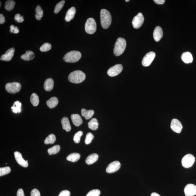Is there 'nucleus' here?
Returning a JSON list of instances; mask_svg holds the SVG:
<instances>
[{
  "label": "nucleus",
  "instance_id": "obj_47",
  "mask_svg": "<svg viewBox=\"0 0 196 196\" xmlns=\"http://www.w3.org/2000/svg\"><path fill=\"white\" fill-rule=\"evenodd\" d=\"M19 30L18 29L17 27H16V28L15 30L14 31V33L15 34H17L19 32Z\"/></svg>",
  "mask_w": 196,
  "mask_h": 196
},
{
  "label": "nucleus",
  "instance_id": "obj_45",
  "mask_svg": "<svg viewBox=\"0 0 196 196\" xmlns=\"http://www.w3.org/2000/svg\"><path fill=\"white\" fill-rule=\"evenodd\" d=\"M154 2L158 5H162L165 2L164 0H154Z\"/></svg>",
  "mask_w": 196,
  "mask_h": 196
},
{
  "label": "nucleus",
  "instance_id": "obj_22",
  "mask_svg": "<svg viewBox=\"0 0 196 196\" xmlns=\"http://www.w3.org/2000/svg\"><path fill=\"white\" fill-rule=\"evenodd\" d=\"M82 116L84 117L86 120L91 118L94 114V111L92 110H87L85 109H82L81 110Z\"/></svg>",
  "mask_w": 196,
  "mask_h": 196
},
{
  "label": "nucleus",
  "instance_id": "obj_7",
  "mask_svg": "<svg viewBox=\"0 0 196 196\" xmlns=\"http://www.w3.org/2000/svg\"><path fill=\"white\" fill-rule=\"evenodd\" d=\"M5 88L10 93L15 94L18 93L21 88V85L18 82H13L7 84Z\"/></svg>",
  "mask_w": 196,
  "mask_h": 196
},
{
  "label": "nucleus",
  "instance_id": "obj_41",
  "mask_svg": "<svg viewBox=\"0 0 196 196\" xmlns=\"http://www.w3.org/2000/svg\"><path fill=\"white\" fill-rule=\"evenodd\" d=\"M31 196H41L40 193L37 189H34L31 192Z\"/></svg>",
  "mask_w": 196,
  "mask_h": 196
},
{
  "label": "nucleus",
  "instance_id": "obj_2",
  "mask_svg": "<svg viewBox=\"0 0 196 196\" xmlns=\"http://www.w3.org/2000/svg\"><path fill=\"white\" fill-rule=\"evenodd\" d=\"M86 78V75L83 72L78 70L71 72L69 75L68 79L72 83L79 84L83 82Z\"/></svg>",
  "mask_w": 196,
  "mask_h": 196
},
{
  "label": "nucleus",
  "instance_id": "obj_25",
  "mask_svg": "<svg viewBox=\"0 0 196 196\" xmlns=\"http://www.w3.org/2000/svg\"><path fill=\"white\" fill-rule=\"evenodd\" d=\"M47 105L48 107L52 109L55 108L57 106L58 103V98L56 97H52L49 100L47 101Z\"/></svg>",
  "mask_w": 196,
  "mask_h": 196
},
{
  "label": "nucleus",
  "instance_id": "obj_3",
  "mask_svg": "<svg viewBox=\"0 0 196 196\" xmlns=\"http://www.w3.org/2000/svg\"><path fill=\"white\" fill-rule=\"evenodd\" d=\"M126 42L125 40L122 38H118L114 48L113 53L116 56L121 55L125 49Z\"/></svg>",
  "mask_w": 196,
  "mask_h": 196
},
{
  "label": "nucleus",
  "instance_id": "obj_37",
  "mask_svg": "<svg viewBox=\"0 0 196 196\" xmlns=\"http://www.w3.org/2000/svg\"><path fill=\"white\" fill-rule=\"evenodd\" d=\"M83 132L82 131H79L75 134L73 137V140L75 143H78L80 141L81 137L83 135Z\"/></svg>",
  "mask_w": 196,
  "mask_h": 196
},
{
  "label": "nucleus",
  "instance_id": "obj_31",
  "mask_svg": "<svg viewBox=\"0 0 196 196\" xmlns=\"http://www.w3.org/2000/svg\"><path fill=\"white\" fill-rule=\"evenodd\" d=\"M36 14L35 16L36 19L38 21L40 20L41 18L43 16V10L39 5H38L35 9Z\"/></svg>",
  "mask_w": 196,
  "mask_h": 196
},
{
  "label": "nucleus",
  "instance_id": "obj_15",
  "mask_svg": "<svg viewBox=\"0 0 196 196\" xmlns=\"http://www.w3.org/2000/svg\"><path fill=\"white\" fill-rule=\"evenodd\" d=\"M16 160L18 164L22 167H28V163L24 160L22 157V154L19 152L15 151L14 153Z\"/></svg>",
  "mask_w": 196,
  "mask_h": 196
},
{
  "label": "nucleus",
  "instance_id": "obj_30",
  "mask_svg": "<svg viewBox=\"0 0 196 196\" xmlns=\"http://www.w3.org/2000/svg\"><path fill=\"white\" fill-rule=\"evenodd\" d=\"M60 149V146L59 145H55L48 150V152L49 155L55 154L58 153Z\"/></svg>",
  "mask_w": 196,
  "mask_h": 196
},
{
  "label": "nucleus",
  "instance_id": "obj_24",
  "mask_svg": "<svg viewBox=\"0 0 196 196\" xmlns=\"http://www.w3.org/2000/svg\"><path fill=\"white\" fill-rule=\"evenodd\" d=\"M34 53L31 51H27L24 54L21 56V59L25 61H30L32 60L35 58Z\"/></svg>",
  "mask_w": 196,
  "mask_h": 196
},
{
  "label": "nucleus",
  "instance_id": "obj_39",
  "mask_svg": "<svg viewBox=\"0 0 196 196\" xmlns=\"http://www.w3.org/2000/svg\"><path fill=\"white\" fill-rule=\"evenodd\" d=\"M100 193L101 192L99 190H93L89 191L86 196H99Z\"/></svg>",
  "mask_w": 196,
  "mask_h": 196
},
{
  "label": "nucleus",
  "instance_id": "obj_10",
  "mask_svg": "<svg viewBox=\"0 0 196 196\" xmlns=\"http://www.w3.org/2000/svg\"><path fill=\"white\" fill-rule=\"evenodd\" d=\"M123 69L122 65L117 64L110 68L108 71L107 74L110 77L116 76L121 73Z\"/></svg>",
  "mask_w": 196,
  "mask_h": 196
},
{
  "label": "nucleus",
  "instance_id": "obj_1",
  "mask_svg": "<svg viewBox=\"0 0 196 196\" xmlns=\"http://www.w3.org/2000/svg\"><path fill=\"white\" fill-rule=\"evenodd\" d=\"M100 21L101 26L106 29L110 26L112 23V16L110 13L106 9H102L100 11Z\"/></svg>",
  "mask_w": 196,
  "mask_h": 196
},
{
  "label": "nucleus",
  "instance_id": "obj_50",
  "mask_svg": "<svg viewBox=\"0 0 196 196\" xmlns=\"http://www.w3.org/2000/svg\"><path fill=\"white\" fill-rule=\"evenodd\" d=\"M0 3H1V5H1V2H0Z\"/></svg>",
  "mask_w": 196,
  "mask_h": 196
},
{
  "label": "nucleus",
  "instance_id": "obj_23",
  "mask_svg": "<svg viewBox=\"0 0 196 196\" xmlns=\"http://www.w3.org/2000/svg\"><path fill=\"white\" fill-rule=\"evenodd\" d=\"M99 156L96 153H93L88 156L86 159V162L88 164H91L97 161Z\"/></svg>",
  "mask_w": 196,
  "mask_h": 196
},
{
  "label": "nucleus",
  "instance_id": "obj_4",
  "mask_svg": "<svg viewBox=\"0 0 196 196\" xmlns=\"http://www.w3.org/2000/svg\"><path fill=\"white\" fill-rule=\"evenodd\" d=\"M82 57V54L78 51H72L65 54L63 57L65 62L70 63L77 62Z\"/></svg>",
  "mask_w": 196,
  "mask_h": 196
},
{
  "label": "nucleus",
  "instance_id": "obj_18",
  "mask_svg": "<svg viewBox=\"0 0 196 196\" xmlns=\"http://www.w3.org/2000/svg\"><path fill=\"white\" fill-rule=\"evenodd\" d=\"M54 86V81L51 78H48L45 80L44 83V89L47 91L49 92L52 90Z\"/></svg>",
  "mask_w": 196,
  "mask_h": 196
},
{
  "label": "nucleus",
  "instance_id": "obj_29",
  "mask_svg": "<svg viewBox=\"0 0 196 196\" xmlns=\"http://www.w3.org/2000/svg\"><path fill=\"white\" fill-rule=\"evenodd\" d=\"M30 101L33 106H36L39 104V97L36 94L32 93L30 97Z\"/></svg>",
  "mask_w": 196,
  "mask_h": 196
},
{
  "label": "nucleus",
  "instance_id": "obj_36",
  "mask_svg": "<svg viewBox=\"0 0 196 196\" xmlns=\"http://www.w3.org/2000/svg\"><path fill=\"white\" fill-rule=\"evenodd\" d=\"M11 168L9 167H1L0 168V176L5 175L10 172Z\"/></svg>",
  "mask_w": 196,
  "mask_h": 196
},
{
  "label": "nucleus",
  "instance_id": "obj_27",
  "mask_svg": "<svg viewBox=\"0 0 196 196\" xmlns=\"http://www.w3.org/2000/svg\"><path fill=\"white\" fill-rule=\"evenodd\" d=\"M88 126L89 129L92 130H97L99 127V123L96 119H92L88 123Z\"/></svg>",
  "mask_w": 196,
  "mask_h": 196
},
{
  "label": "nucleus",
  "instance_id": "obj_13",
  "mask_svg": "<svg viewBox=\"0 0 196 196\" xmlns=\"http://www.w3.org/2000/svg\"><path fill=\"white\" fill-rule=\"evenodd\" d=\"M186 196H193L196 195V186L193 184H188L184 189Z\"/></svg>",
  "mask_w": 196,
  "mask_h": 196
},
{
  "label": "nucleus",
  "instance_id": "obj_40",
  "mask_svg": "<svg viewBox=\"0 0 196 196\" xmlns=\"http://www.w3.org/2000/svg\"><path fill=\"white\" fill-rule=\"evenodd\" d=\"M14 19L15 21L18 23H22L24 21V19L23 17L21 16L19 14H16L15 17H14Z\"/></svg>",
  "mask_w": 196,
  "mask_h": 196
},
{
  "label": "nucleus",
  "instance_id": "obj_48",
  "mask_svg": "<svg viewBox=\"0 0 196 196\" xmlns=\"http://www.w3.org/2000/svg\"><path fill=\"white\" fill-rule=\"evenodd\" d=\"M160 196L159 194H157V193H152V194H151V196Z\"/></svg>",
  "mask_w": 196,
  "mask_h": 196
},
{
  "label": "nucleus",
  "instance_id": "obj_19",
  "mask_svg": "<svg viewBox=\"0 0 196 196\" xmlns=\"http://www.w3.org/2000/svg\"><path fill=\"white\" fill-rule=\"evenodd\" d=\"M71 117L74 125L76 126H80L83 123V120H82V117L79 114H72Z\"/></svg>",
  "mask_w": 196,
  "mask_h": 196
},
{
  "label": "nucleus",
  "instance_id": "obj_11",
  "mask_svg": "<svg viewBox=\"0 0 196 196\" xmlns=\"http://www.w3.org/2000/svg\"><path fill=\"white\" fill-rule=\"evenodd\" d=\"M170 127L173 131L177 133H181L183 128L181 122L177 119H173L172 120Z\"/></svg>",
  "mask_w": 196,
  "mask_h": 196
},
{
  "label": "nucleus",
  "instance_id": "obj_14",
  "mask_svg": "<svg viewBox=\"0 0 196 196\" xmlns=\"http://www.w3.org/2000/svg\"><path fill=\"white\" fill-rule=\"evenodd\" d=\"M15 49L14 48H11L8 49L6 52L1 56V60L8 62L11 60L13 57L14 56V52Z\"/></svg>",
  "mask_w": 196,
  "mask_h": 196
},
{
  "label": "nucleus",
  "instance_id": "obj_46",
  "mask_svg": "<svg viewBox=\"0 0 196 196\" xmlns=\"http://www.w3.org/2000/svg\"><path fill=\"white\" fill-rule=\"evenodd\" d=\"M10 31L11 33H13L14 30L16 28V27L14 26L13 25H11L10 26Z\"/></svg>",
  "mask_w": 196,
  "mask_h": 196
},
{
  "label": "nucleus",
  "instance_id": "obj_49",
  "mask_svg": "<svg viewBox=\"0 0 196 196\" xmlns=\"http://www.w3.org/2000/svg\"><path fill=\"white\" fill-rule=\"evenodd\" d=\"M125 1L126 2H128L129 1H129V0H126Z\"/></svg>",
  "mask_w": 196,
  "mask_h": 196
},
{
  "label": "nucleus",
  "instance_id": "obj_17",
  "mask_svg": "<svg viewBox=\"0 0 196 196\" xmlns=\"http://www.w3.org/2000/svg\"><path fill=\"white\" fill-rule=\"evenodd\" d=\"M76 13V9L74 7H72L68 10L65 17V20L66 22H69L74 17Z\"/></svg>",
  "mask_w": 196,
  "mask_h": 196
},
{
  "label": "nucleus",
  "instance_id": "obj_21",
  "mask_svg": "<svg viewBox=\"0 0 196 196\" xmlns=\"http://www.w3.org/2000/svg\"><path fill=\"white\" fill-rule=\"evenodd\" d=\"M181 59L183 62L187 64L191 63L193 61L192 55L188 52L183 53L181 56Z\"/></svg>",
  "mask_w": 196,
  "mask_h": 196
},
{
  "label": "nucleus",
  "instance_id": "obj_51",
  "mask_svg": "<svg viewBox=\"0 0 196 196\" xmlns=\"http://www.w3.org/2000/svg\"><path fill=\"white\" fill-rule=\"evenodd\" d=\"M26 161L27 162H28V160H26Z\"/></svg>",
  "mask_w": 196,
  "mask_h": 196
},
{
  "label": "nucleus",
  "instance_id": "obj_20",
  "mask_svg": "<svg viewBox=\"0 0 196 196\" xmlns=\"http://www.w3.org/2000/svg\"><path fill=\"white\" fill-rule=\"evenodd\" d=\"M61 123H62V128L66 132H69L71 129L70 124V122L69 119L66 117L62 118L61 120Z\"/></svg>",
  "mask_w": 196,
  "mask_h": 196
},
{
  "label": "nucleus",
  "instance_id": "obj_32",
  "mask_svg": "<svg viewBox=\"0 0 196 196\" xmlns=\"http://www.w3.org/2000/svg\"><path fill=\"white\" fill-rule=\"evenodd\" d=\"M15 5V1L12 0L7 1L5 3V8L6 10L10 11L14 9Z\"/></svg>",
  "mask_w": 196,
  "mask_h": 196
},
{
  "label": "nucleus",
  "instance_id": "obj_42",
  "mask_svg": "<svg viewBox=\"0 0 196 196\" xmlns=\"http://www.w3.org/2000/svg\"><path fill=\"white\" fill-rule=\"evenodd\" d=\"M71 193L68 190H65L61 191L58 196H70Z\"/></svg>",
  "mask_w": 196,
  "mask_h": 196
},
{
  "label": "nucleus",
  "instance_id": "obj_9",
  "mask_svg": "<svg viewBox=\"0 0 196 196\" xmlns=\"http://www.w3.org/2000/svg\"><path fill=\"white\" fill-rule=\"evenodd\" d=\"M156 53L153 52H150L147 53L143 57L142 64L143 66H148L151 64L155 58Z\"/></svg>",
  "mask_w": 196,
  "mask_h": 196
},
{
  "label": "nucleus",
  "instance_id": "obj_6",
  "mask_svg": "<svg viewBox=\"0 0 196 196\" xmlns=\"http://www.w3.org/2000/svg\"><path fill=\"white\" fill-rule=\"evenodd\" d=\"M195 161V158L193 155L188 154L186 155L182 160V164L183 167L186 168L191 167Z\"/></svg>",
  "mask_w": 196,
  "mask_h": 196
},
{
  "label": "nucleus",
  "instance_id": "obj_43",
  "mask_svg": "<svg viewBox=\"0 0 196 196\" xmlns=\"http://www.w3.org/2000/svg\"><path fill=\"white\" fill-rule=\"evenodd\" d=\"M17 196H25L23 190L22 188H20L18 190L17 193Z\"/></svg>",
  "mask_w": 196,
  "mask_h": 196
},
{
  "label": "nucleus",
  "instance_id": "obj_8",
  "mask_svg": "<svg viewBox=\"0 0 196 196\" xmlns=\"http://www.w3.org/2000/svg\"><path fill=\"white\" fill-rule=\"evenodd\" d=\"M144 21V18L143 14L141 13H139L133 19L132 23L133 28L135 29L140 28L143 25Z\"/></svg>",
  "mask_w": 196,
  "mask_h": 196
},
{
  "label": "nucleus",
  "instance_id": "obj_26",
  "mask_svg": "<svg viewBox=\"0 0 196 196\" xmlns=\"http://www.w3.org/2000/svg\"><path fill=\"white\" fill-rule=\"evenodd\" d=\"M80 158V155L78 153H72L66 157V160L69 161L75 162L77 161Z\"/></svg>",
  "mask_w": 196,
  "mask_h": 196
},
{
  "label": "nucleus",
  "instance_id": "obj_5",
  "mask_svg": "<svg viewBox=\"0 0 196 196\" xmlns=\"http://www.w3.org/2000/svg\"><path fill=\"white\" fill-rule=\"evenodd\" d=\"M97 25L96 21L93 18H89L85 24V28L86 32L90 34H93L96 32Z\"/></svg>",
  "mask_w": 196,
  "mask_h": 196
},
{
  "label": "nucleus",
  "instance_id": "obj_16",
  "mask_svg": "<svg viewBox=\"0 0 196 196\" xmlns=\"http://www.w3.org/2000/svg\"><path fill=\"white\" fill-rule=\"evenodd\" d=\"M162 29L160 26L156 27L153 32V38L156 42H158L162 38Z\"/></svg>",
  "mask_w": 196,
  "mask_h": 196
},
{
  "label": "nucleus",
  "instance_id": "obj_12",
  "mask_svg": "<svg viewBox=\"0 0 196 196\" xmlns=\"http://www.w3.org/2000/svg\"><path fill=\"white\" fill-rule=\"evenodd\" d=\"M121 163L118 161H114L111 163L106 169V171L108 173L115 172L120 169Z\"/></svg>",
  "mask_w": 196,
  "mask_h": 196
},
{
  "label": "nucleus",
  "instance_id": "obj_28",
  "mask_svg": "<svg viewBox=\"0 0 196 196\" xmlns=\"http://www.w3.org/2000/svg\"><path fill=\"white\" fill-rule=\"evenodd\" d=\"M22 103L19 101L14 102L13 106L11 107V110L14 113H20L21 111V107Z\"/></svg>",
  "mask_w": 196,
  "mask_h": 196
},
{
  "label": "nucleus",
  "instance_id": "obj_44",
  "mask_svg": "<svg viewBox=\"0 0 196 196\" xmlns=\"http://www.w3.org/2000/svg\"><path fill=\"white\" fill-rule=\"evenodd\" d=\"M5 18L2 14H0V24H3L5 23Z\"/></svg>",
  "mask_w": 196,
  "mask_h": 196
},
{
  "label": "nucleus",
  "instance_id": "obj_33",
  "mask_svg": "<svg viewBox=\"0 0 196 196\" xmlns=\"http://www.w3.org/2000/svg\"><path fill=\"white\" fill-rule=\"evenodd\" d=\"M56 140V138L54 134H51L49 135L45 138V144H53Z\"/></svg>",
  "mask_w": 196,
  "mask_h": 196
},
{
  "label": "nucleus",
  "instance_id": "obj_35",
  "mask_svg": "<svg viewBox=\"0 0 196 196\" xmlns=\"http://www.w3.org/2000/svg\"><path fill=\"white\" fill-rule=\"evenodd\" d=\"M65 2V1L63 0V1H60V2L58 3L57 4L56 6L55 7L54 9V12L55 14H58L59 11L61 10L63 8Z\"/></svg>",
  "mask_w": 196,
  "mask_h": 196
},
{
  "label": "nucleus",
  "instance_id": "obj_38",
  "mask_svg": "<svg viewBox=\"0 0 196 196\" xmlns=\"http://www.w3.org/2000/svg\"><path fill=\"white\" fill-rule=\"evenodd\" d=\"M94 138V136L92 133H88L86 134V138L85 139V142L86 144L88 145L91 143L92 140Z\"/></svg>",
  "mask_w": 196,
  "mask_h": 196
},
{
  "label": "nucleus",
  "instance_id": "obj_34",
  "mask_svg": "<svg viewBox=\"0 0 196 196\" xmlns=\"http://www.w3.org/2000/svg\"><path fill=\"white\" fill-rule=\"evenodd\" d=\"M51 48V45L48 42H45L42 45L40 48L41 51L45 52L50 50Z\"/></svg>",
  "mask_w": 196,
  "mask_h": 196
}]
</instances>
